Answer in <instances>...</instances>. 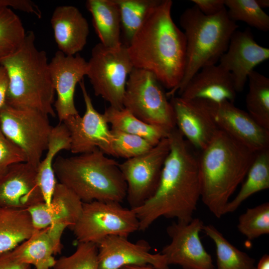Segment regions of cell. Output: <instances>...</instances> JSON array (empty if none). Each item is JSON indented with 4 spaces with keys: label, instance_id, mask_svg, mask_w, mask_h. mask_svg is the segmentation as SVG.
<instances>
[{
    "label": "cell",
    "instance_id": "6da1fadb",
    "mask_svg": "<svg viewBox=\"0 0 269 269\" xmlns=\"http://www.w3.org/2000/svg\"><path fill=\"white\" fill-rule=\"evenodd\" d=\"M170 150L154 194L142 205L133 209L144 231L163 217L188 223L193 219L200 198L199 155L175 127L167 135Z\"/></svg>",
    "mask_w": 269,
    "mask_h": 269
},
{
    "label": "cell",
    "instance_id": "7a4b0ae2",
    "mask_svg": "<svg viewBox=\"0 0 269 269\" xmlns=\"http://www.w3.org/2000/svg\"><path fill=\"white\" fill-rule=\"evenodd\" d=\"M172 3L161 0L126 45L134 67L152 73L167 98L174 96L186 63V38L172 19Z\"/></svg>",
    "mask_w": 269,
    "mask_h": 269
},
{
    "label": "cell",
    "instance_id": "3957f363",
    "mask_svg": "<svg viewBox=\"0 0 269 269\" xmlns=\"http://www.w3.org/2000/svg\"><path fill=\"white\" fill-rule=\"evenodd\" d=\"M199 155L200 198L217 218L246 176L256 153L219 130Z\"/></svg>",
    "mask_w": 269,
    "mask_h": 269
},
{
    "label": "cell",
    "instance_id": "277c9868",
    "mask_svg": "<svg viewBox=\"0 0 269 269\" xmlns=\"http://www.w3.org/2000/svg\"><path fill=\"white\" fill-rule=\"evenodd\" d=\"M8 80L5 104L14 108H28L51 117L55 92L46 53L35 45L32 31L26 32L21 46L0 60Z\"/></svg>",
    "mask_w": 269,
    "mask_h": 269
},
{
    "label": "cell",
    "instance_id": "5b68a950",
    "mask_svg": "<svg viewBox=\"0 0 269 269\" xmlns=\"http://www.w3.org/2000/svg\"><path fill=\"white\" fill-rule=\"evenodd\" d=\"M53 169L59 182L73 192L83 203L93 201L121 203L127 186L119 163L98 148L55 159Z\"/></svg>",
    "mask_w": 269,
    "mask_h": 269
},
{
    "label": "cell",
    "instance_id": "8992f818",
    "mask_svg": "<svg viewBox=\"0 0 269 269\" xmlns=\"http://www.w3.org/2000/svg\"><path fill=\"white\" fill-rule=\"evenodd\" d=\"M179 22L186 38V63L183 77L174 95L176 92L180 95L201 68L216 64L239 28L238 24L229 18L226 7L217 14L207 16L194 5L182 12Z\"/></svg>",
    "mask_w": 269,
    "mask_h": 269
},
{
    "label": "cell",
    "instance_id": "52a82bcc",
    "mask_svg": "<svg viewBox=\"0 0 269 269\" xmlns=\"http://www.w3.org/2000/svg\"><path fill=\"white\" fill-rule=\"evenodd\" d=\"M163 87L152 73L134 68L127 82L123 107L142 121L169 133L176 127L175 118Z\"/></svg>",
    "mask_w": 269,
    "mask_h": 269
},
{
    "label": "cell",
    "instance_id": "ba28073f",
    "mask_svg": "<svg viewBox=\"0 0 269 269\" xmlns=\"http://www.w3.org/2000/svg\"><path fill=\"white\" fill-rule=\"evenodd\" d=\"M88 77L94 94L116 109L123 108V99L129 76L134 66L127 46L115 48L99 43L92 49L87 62Z\"/></svg>",
    "mask_w": 269,
    "mask_h": 269
},
{
    "label": "cell",
    "instance_id": "9c48e42d",
    "mask_svg": "<svg viewBox=\"0 0 269 269\" xmlns=\"http://www.w3.org/2000/svg\"><path fill=\"white\" fill-rule=\"evenodd\" d=\"M70 229L78 243L98 245L110 236L128 238L139 231V222L133 209L119 202L93 201L83 203L81 215Z\"/></svg>",
    "mask_w": 269,
    "mask_h": 269
},
{
    "label": "cell",
    "instance_id": "30bf717a",
    "mask_svg": "<svg viewBox=\"0 0 269 269\" xmlns=\"http://www.w3.org/2000/svg\"><path fill=\"white\" fill-rule=\"evenodd\" d=\"M0 129L23 151L26 162L37 168L53 129L48 116L35 109L5 104L0 109Z\"/></svg>",
    "mask_w": 269,
    "mask_h": 269
},
{
    "label": "cell",
    "instance_id": "8fae6325",
    "mask_svg": "<svg viewBox=\"0 0 269 269\" xmlns=\"http://www.w3.org/2000/svg\"><path fill=\"white\" fill-rule=\"evenodd\" d=\"M169 150L167 136L148 151L119 163L127 186L126 199L131 209L141 206L154 194Z\"/></svg>",
    "mask_w": 269,
    "mask_h": 269
},
{
    "label": "cell",
    "instance_id": "7c38bea8",
    "mask_svg": "<svg viewBox=\"0 0 269 269\" xmlns=\"http://www.w3.org/2000/svg\"><path fill=\"white\" fill-rule=\"evenodd\" d=\"M85 105L83 117L79 114L71 116L63 123L69 133L70 151L75 154L89 152L98 148L105 154L113 156V137L103 114L94 108L83 79L79 82Z\"/></svg>",
    "mask_w": 269,
    "mask_h": 269
},
{
    "label": "cell",
    "instance_id": "4fadbf2b",
    "mask_svg": "<svg viewBox=\"0 0 269 269\" xmlns=\"http://www.w3.org/2000/svg\"><path fill=\"white\" fill-rule=\"evenodd\" d=\"M203 226L199 218H194L188 223L177 222L167 228L171 242L160 253L169 266L178 265L183 269H215L212 257L200 238Z\"/></svg>",
    "mask_w": 269,
    "mask_h": 269
},
{
    "label": "cell",
    "instance_id": "5bb4252c",
    "mask_svg": "<svg viewBox=\"0 0 269 269\" xmlns=\"http://www.w3.org/2000/svg\"><path fill=\"white\" fill-rule=\"evenodd\" d=\"M204 101L220 130L255 153L269 148V130L260 126L248 112L228 101Z\"/></svg>",
    "mask_w": 269,
    "mask_h": 269
},
{
    "label": "cell",
    "instance_id": "9a60e30c",
    "mask_svg": "<svg viewBox=\"0 0 269 269\" xmlns=\"http://www.w3.org/2000/svg\"><path fill=\"white\" fill-rule=\"evenodd\" d=\"M97 247L98 269L146 265L156 269H169L165 257L160 253H150V246L143 240L132 243L127 237L113 235L104 239Z\"/></svg>",
    "mask_w": 269,
    "mask_h": 269
},
{
    "label": "cell",
    "instance_id": "2e32d148",
    "mask_svg": "<svg viewBox=\"0 0 269 269\" xmlns=\"http://www.w3.org/2000/svg\"><path fill=\"white\" fill-rule=\"evenodd\" d=\"M87 62L79 54L66 55L57 51L49 62L51 78L57 99L54 108L60 123L79 114L74 102L76 85L87 72Z\"/></svg>",
    "mask_w": 269,
    "mask_h": 269
},
{
    "label": "cell",
    "instance_id": "e0dca14e",
    "mask_svg": "<svg viewBox=\"0 0 269 269\" xmlns=\"http://www.w3.org/2000/svg\"><path fill=\"white\" fill-rule=\"evenodd\" d=\"M269 58V49L258 44L249 27L236 30L232 34L226 51L219 59V65L230 72L237 93L245 87L254 68Z\"/></svg>",
    "mask_w": 269,
    "mask_h": 269
},
{
    "label": "cell",
    "instance_id": "ac0fdd59",
    "mask_svg": "<svg viewBox=\"0 0 269 269\" xmlns=\"http://www.w3.org/2000/svg\"><path fill=\"white\" fill-rule=\"evenodd\" d=\"M44 202L37 168L19 162L0 173V207L28 210Z\"/></svg>",
    "mask_w": 269,
    "mask_h": 269
},
{
    "label": "cell",
    "instance_id": "d6986e66",
    "mask_svg": "<svg viewBox=\"0 0 269 269\" xmlns=\"http://www.w3.org/2000/svg\"><path fill=\"white\" fill-rule=\"evenodd\" d=\"M170 98L177 128L193 147L202 150L220 130L204 100Z\"/></svg>",
    "mask_w": 269,
    "mask_h": 269
},
{
    "label": "cell",
    "instance_id": "ffe728a7",
    "mask_svg": "<svg viewBox=\"0 0 269 269\" xmlns=\"http://www.w3.org/2000/svg\"><path fill=\"white\" fill-rule=\"evenodd\" d=\"M67 226L52 224L39 230L6 254L10 259L34 267L35 269H50L56 260L53 255L61 253V237Z\"/></svg>",
    "mask_w": 269,
    "mask_h": 269
},
{
    "label": "cell",
    "instance_id": "44dd1931",
    "mask_svg": "<svg viewBox=\"0 0 269 269\" xmlns=\"http://www.w3.org/2000/svg\"><path fill=\"white\" fill-rule=\"evenodd\" d=\"M237 92L231 74L219 64L206 66L194 75L179 95L188 100L234 102Z\"/></svg>",
    "mask_w": 269,
    "mask_h": 269
},
{
    "label": "cell",
    "instance_id": "7402d4cb",
    "mask_svg": "<svg viewBox=\"0 0 269 269\" xmlns=\"http://www.w3.org/2000/svg\"><path fill=\"white\" fill-rule=\"evenodd\" d=\"M83 202L70 189L57 182L48 206L42 202L29 208L34 230L52 224H62L70 228L79 218Z\"/></svg>",
    "mask_w": 269,
    "mask_h": 269
},
{
    "label": "cell",
    "instance_id": "603a6c76",
    "mask_svg": "<svg viewBox=\"0 0 269 269\" xmlns=\"http://www.w3.org/2000/svg\"><path fill=\"white\" fill-rule=\"evenodd\" d=\"M58 51L73 56L82 51L87 41L89 24L80 11L73 5H59L50 19Z\"/></svg>",
    "mask_w": 269,
    "mask_h": 269
},
{
    "label": "cell",
    "instance_id": "cb8c5ba5",
    "mask_svg": "<svg viewBox=\"0 0 269 269\" xmlns=\"http://www.w3.org/2000/svg\"><path fill=\"white\" fill-rule=\"evenodd\" d=\"M85 5L91 14L99 43L109 48L120 47L123 44L121 40V18L114 0H87Z\"/></svg>",
    "mask_w": 269,
    "mask_h": 269
},
{
    "label": "cell",
    "instance_id": "d4e9b609",
    "mask_svg": "<svg viewBox=\"0 0 269 269\" xmlns=\"http://www.w3.org/2000/svg\"><path fill=\"white\" fill-rule=\"evenodd\" d=\"M71 139L69 133L63 123L53 127L46 154L37 167V180L44 201L47 206L51 203L57 181L53 165L56 155L62 150H70Z\"/></svg>",
    "mask_w": 269,
    "mask_h": 269
},
{
    "label": "cell",
    "instance_id": "484cf974",
    "mask_svg": "<svg viewBox=\"0 0 269 269\" xmlns=\"http://www.w3.org/2000/svg\"><path fill=\"white\" fill-rule=\"evenodd\" d=\"M34 231L27 210L0 207V256L29 239Z\"/></svg>",
    "mask_w": 269,
    "mask_h": 269
},
{
    "label": "cell",
    "instance_id": "4316f807",
    "mask_svg": "<svg viewBox=\"0 0 269 269\" xmlns=\"http://www.w3.org/2000/svg\"><path fill=\"white\" fill-rule=\"evenodd\" d=\"M103 115L112 129L141 137L153 146L166 137L169 133L160 127L142 121L124 108L118 109L109 106Z\"/></svg>",
    "mask_w": 269,
    "mask_h": 269
},
{
    "label": "cell",
    "instance_id": "83f0119b",
    "mask_svg": "<svg viewBox=\"0 0 269 269\" xmlns=\"http://www.w3.org/2000/svg\"><path fill=\"white\" fill-rule=\"evenodd\" d=\"M246 176L238 194L227 204L225 214L234 212L254 193L269 188V148L256 153Z\"/></svg>",
    "mask_w": 269,
    "mask_h": 269
},
{
    "label": "cell",
    "instance_id": "f1b7e54d",
    "mask_svg": "<svg viewBox=\"0 0 269 269\" xmlns=\"http://www.w3.org/2000/svg\"><path fill=\"white\" fill-rule=\"evenodd\" d=\"M246 98L248 113L263 128L269 130V78L252 71L248 77Z\"/></svg>",
    "mask_w": 269,
    "mask_h": 269
},
{
    "label": "cell",
    "instance_id": "f546056e",
    "mask_svg": "<svg viewBox=\"0 0 269 269\" xmlns=\"http://www.w3.org/2000/svg\"><path fill=\"white\" fill-rule=\"evenodd\" d=\"M202 230L213 241L216 251L215 269H255V260L232 245L214 226L204 225Z\"/></svg>",
    "mask_w": 269,
    "mask_h": 269
},
{
    "label": "cell",
    "instance_id": "4dcf8cb0",
    "mask_svg": "<svg viewBox=\"0 0 269 269\" xmlns=\"http://www.w3.org/2000/svg\"><path fill=\"white\" fill-rule=\"evenodd\" d=\"M161 0H114L119 10L121 29L128 44L148 14Z\"/></svg>",
    "mask_w": 269,
    "mask_h": 269
},
{
    "label": "cell",
    "instance_id": "1f68e13d",
    "mask_svg": "<svg viewBox=\"0 0 269 269\" xmlns=\"http://www.w3.org/2000/svg\"><path fill=\"white\" fill-rule=\"evenodd\" d=\"M26 33L19 17L10 7L0 8V60L21 46Z\"/></svg>",
    "mask_w": 269,
    "mask_h": 269
},
{
    "label": "cell",
    "instance_id": "d6a6232c",
    "mask_svg": "<svg viewBox=\"0 0 269 269\" xmlns=\"http://www.w3.org/2000/svg\"><path fill=\"white\" fill-rule=\"evenodd\" d=\"M229 18L236 22L242 21L259 30H269V16L256 0H224Z\"/></svg>",
    "mask_w": 269,
    "mask_h": 269
},
{
    "label": "cell",
    "instance_id": "836d02e7",
    "mask_svg": "<svg viewBox=\"0 0 269 269\" xmlns=\"http://www.w3.org/2000/svg\"><path fill=\"white\" fill-rule=\"evenodd\" d=\"M237 227L239 231L251 241L269 234V203L248 208L239 217Z\"/></svg>",
    "mask_w": 269,
    "mask_h": 269
},
{
    "label": "cell",
    "instance_id": "e575fe53",
    "mask_svg": "<svg viewBox=\"0 0 269 269\" xmlns=\"http://www.w3.org/2000/svg\"><path fill=\"white\" fill-rule=\"evenodd\" d=\"M111 132L113 137V156L128 159L140 155L154 146L139 136L112 129Z\"/></svg>",
    "mask_w": 269,
    "mask_h": 269
},
{
    "label": "cell",
    "instance_id": "d590c367",
    "mask_svg": "<svg viewBox=\"0 0 269 269\" xmlns=\"http://www.w3.org/2000/svg\"><path fill=\"white\" fill-rule=\"evenodd\" d=\"M53 269H98L97 245L78 243L75 251L69 256L56 260Z\"/></svg>",
    "mask_w": 269,
    "mask_h": 269
},
{
    "label": "cell",
    "instance_id": "8d00e7d4",
    "mask_svg": "<svg viewBox=\"0 0 269 269\" xmlns=\"http://www.w3.org/2000/svg\"><path fill=\"white\" fill-rule=\"evenodd\" d=\"M26 161L23 151L7 138L0 129V173L12 164Z\"/></svg>",
    "mask_w": 269,
    "mask_h": 269
},
{
    "label": "cell",
    "instance_id": "74e56055",
    "mask_svg": "<svg viewBox=\"0 0 269 269\" xmlns=\"http://www.w3.org/2000/svg\"><path fill=\"white\" fill-rule=\"evenodd\" d=\"M10 7L41 17V12L38 6L29 0H0V8Z\"/></svg>",
    "mask_w": 269,
    "mask_h": 269
},
{
    "label": "cell",
    "instance_id": "f35d334b",
    "mask_svg": "<svg viewBox=\"0 0 269 269\" xmlns=\"http://www.w3.org/2000/svg\"><path fill=\"white\" fill-rule=\"evenodd\" d=\"M200 11L207 16L214 15L225 8L224 0H192Z\"/></svg>",
    "mask_w": 269,
    "mask_h": 269
},
{
    "label": "cell",
    "instance_id": "ab89813d",
    "mask_svg": "<svg viewBox=\"0 0 269 269\" xmlns=\"http://www.w3.org/2000/svg\"><path fill=\"white\" fill-rule=\"evenodd\" d=\"M0 269H31V266L16 262L5 253L0 256Z\"/></svg>",
    "mask_w": 269,
    "mask_h": 269
},
{
    "label": "cell",
    "instance_id": "60d3db41",
    "mask_svg": "<svg viewBox=\"0 0 269 269\" xmlns=\"http://www.w3.org/2000/svg\"><path fill=\"white\" fill-rule=\"evenodd\" d=\"M8 80L4 67L0 65V109L5 104Z\"/></svg>",
    "mask_w": 269,
    "mask_h": 269
},
{
    "label": "cell",
    "instance_id": "b9f144b4",
    "mask_svg": "<svg viewBox=\"0 0 269 269\" xmlns=\"http://www.w3.org/2000/svg\"><path fill=\"white\" fill-rule=\"evenodd\" d=\"M255 269H269V256L264 255L260 260Z\"/></svg>",
    "mask_w": 269,
    "mask_h": 269
},
{
    "label": "cell",
    "instance_id": "7bdbcfd3",
    "mask_svg": "<svg viewBox=\"0 0 269 269\" xmlns=\"http://www.w3.org/2000/svg\"><path fill=\"white\" fill-rule=\"evenodd\" d=\"M121 269H156L152 267L146 265V266H129L123 267Z\"/></svg>",
    "mask_w": 269,
    "mask_h": 269
},
{
    "label": "cell",
    "instance_id": "ee69618b",
    "mask_svg": "<svg viewBox=\"0 0 269 269\" xmlns=\"http://www.w3.org/2000/svg\"><path fill=\"white\" fill-rule=\"evenodd\" d=\"M258 5L262 8H267L269 7V0H256Z\"/></svg>",
    "mask_w": 269,
    "mask_h": 269
},
{
    "label": "cell",
    "instance_id": "f6af8a7d",
    "mask_svg": "<svg viewBox=\"0 0 269 269\" xmlns=\"http://www.w3.org/2000/svg\"></svg>",
    "mask_w": 269,
    "mask_h": 269
}]
</instances>
